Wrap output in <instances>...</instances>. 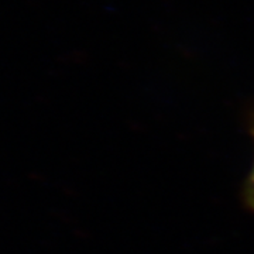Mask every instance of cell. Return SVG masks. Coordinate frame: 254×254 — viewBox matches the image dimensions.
<instances>
[{
  "label": "cell",
  "mask_w": 254,
  "mask_h": 254,
  "mask_svg": "<svg viewBox=\"0 0 254 254\" xmlns=\"http://www.w3.org/2000/svg\"><path fill=\"white\" fill-rule=\"evenodd\" d=\"M245 198L247 205L254 210V163L252 165V170L247 175L245 185Z\"/></svg>",
  "instance_id": "1"
}]
</instances>
